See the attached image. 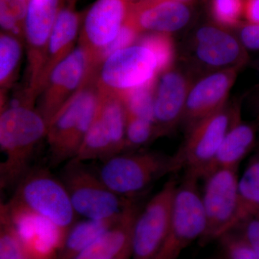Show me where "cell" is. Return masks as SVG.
I'll list each match as a JSON object with an SVG mask.
<instances>
[{"mask_svg": "<svg viewBox=\"0 0 259 259\" xmlns=\"http://www.w3.org/2000/svg\"><path fill=\"white\" fill-rule=\"evenodd\" d=\"M228 259H259L239 233H227L220 239Z\"/></svg>", "mask_w": 259, "mask_h": 259, "instance_id": "d6a6232c", "label": "cell"}, {"mask_svg": "<svg viewBox=\"0 0 259 259\" xmlns=\"http://www.w3.org/2000/svg\"><path fill=\"white\" fill-rule=\"evenodd\" d=\"M134 200L119 221L87 247L74 259H113L131 245L136 218L141 210Z\"/></svg>", "mask_w": 259, "mask_h": 259, "instance_id": "44dd1931", "label": "cell"}, {"mask_svg": "<svg viewBox=\"0 0 259 259\" xmlns=\"http://www.w3.org/2000/svg\"><path fill=\"white\" fill-rule=\"evenodd\" d=\"M238 105L226 106L189 127L187 139L176 153L186 175L203 179L210 170L223 140L228 132Z\"/></svg>", "mask_w": 259, "mask_h": 259, "instance_id": "ba28073f", "label": "cell"}, {"mask_svg": "<svg viewBox=\"0 0 259 259\" xmlns=\"http://www.w3.org/2000/svg\"><path fill=\"white\" fill-rule=\"evenodd\" d=\"M141 35L142 33L127 15L125 23L121 28L117 36L100 54L99 57V66L107 57L111 55L115 51L125 49L136 44Z\"/></svg>", "mask_w": 259, "mask_h": 259, "instance_id": "1f68e13d", "label": "cell"}, {"mask_svg": "<svg viewBox=\"0 0 259 259\" xmlns=\"http://www.w3.org/2000/svg\"><path fill=\"white\" fill-rule=\"evenodd\" d=\"M157 78L120 95L125 104L126 111L154 122L153 107Z\"/></svg>", "mask_w": 259, "mask_h": 259, "instance_id": "4316f807", "label": "cell"}, {"mask_svg": "<svg viewBox=\"0 0 259 259\" xmlns=\"http://www.w3.org/2000/svg\"><path fill=\"white\" fill-rule=\"evenodd\" d=\"M121 216L107 221L85 219L81 222L75 223L68 231L62 247L54 259H74L87 247L115 225Z\"/></svg>", "mask_w": 259, "mask_h": 259, "instance_id": "603a6c76", "label": "cell"}, {"mask_svg": "<svg viewBox=\"0 0 259 259\" xmlns=\"http://www.w3.org/2000/svg\"><path fill=\"white\" fill-rule=\"evenodd\" d=\"M194 81L192 75L175 66L158 74L153 107V121L158 137L171 134L182 122Z\"/></svg>", "mask_w": 259, "mask_h": 259, "instance_id": "e0dca14e", "label": "cell"}, {"mask_svg": "<svg viewBox=\"0 0 259 259\" xmlns=\"http://www.w3.org/2000/svg\"><path fill=\"white\" fill-rule=\"evenodd\" d=\"M158 74L156 56L148 48L136 44L115 51L102 61L95 80L100 92L122 95L156 79Z\"/></svg>", "mask_w": 259, "mask_h": 259, "instance_id": "8fae6325", "label": "cell"}, {"mask_svg": "<svg viewBox=\"0 0 259 259\" xmlns=\"http://www.w3.org/2000/svg\"><path fill=\"white\" fill-rule=\"evenodd\" d=\"M238 192L240 225L248 218L259 215V155L238 178Z\"/></svg>", "mask_w": 259, "mask_h": 259, "instance_id": "d4e9b609", "label": "cell"}, {"mask_svg": "<svg viewBox=\"0 0 259 259\" xmlns=\"http://www.w3.org/2000/svg\"><path fill=\"white\" fill-rule=\"evenodd\" d=\"M97 68L93 56L79 44L56 65L36 99L37 110L47 125L61 107L90 81Z\"/></svg>", "mask_w": 259, "mask_h": 259, "instance_id": "9c48e42d", "label": "cell"}, {"mask_svg": "<svg viewBox=\"0 0 259 259\" xmlns=\"http://www.w3.org/2000/svg\"><path fill=\"white\" fill-rule=\"evenodd\" d=\"M60 9L59 0H29L24 23V41L28 62L25 99L28 101L35 100V89L48 42Z\"/></svg>", "mask_w": 259, "mask_h": 259, "instance_id": "9a60e30c", "label": "cell"}, {"mask_svg": "<svg viewBox=\"0 0 259 259\" xmlns=\"http://www.w3.org/2000/svg\"><path fill=\"white\" fill-rule=\"evenodd\" d=\"M100 92L96 115L72 160L105 161L125 151L126 109L120 95Z\"/></svg>", "mask_w": 259, "mask_h": 259, "instance_id": "30bf717a", "label": "cell"}, {"mask_svg": "<svg viewBox=\"0 0 259 259\" xmlns=\"http://www.w3.org/2000/svg\"><path fill=\"white\" fill-rule=\"evenodd\" d=\"M255 139V127L242 120L241 110H238L218 149L209 171L218 168L238 169L242 160L254 146Z\"/></svg>", "mask_w": 259, "mask_h": 259, "instance_id": "7402d4cb", "label": "cell"}, {"mask_svg": "<svg viewBox=\"0 0 259 259\" xmlns=\"http://www.w3.org/2000/svg\"><path fill=\"white\" fill-rule=\"evenodd\" d=\"M243 5L244 0H211V15L219 26L237 28L243 17Z\"/></svg>", "mask_w": 259, "mask_h": 259, "instance_id": "f546056e", "label": "cell"}, {"mask_svg": "<svg viewBox=\"0 0 259 259\" xmlns=\"http://www.w3.org/2000/svg\"><path fill=\"white\" fill-rule=\"evenodd\" d=\"M178 184L171 179L141 209L133 231L131 259H156L163 246L171 220Z\"/></svg>", "mask_w": 259, "mask_h": 259, "instance_id": "7c38bea8", "label": "cell"}, {"mask_svg": "<svg viewBox=\"0 0 259 259\" xmlns=\"http://www.w3.org/2000/svg\"><path fill=\"white\" fill-rule=\"evenodd\" d=\"M126 2H127V3H130V4H132L133 2L134 1V0H125Z\"/></svg>", "mask_w": 259, "mask_h": 259, "instance_id": "f35d334b", "label": "cell"}, {"mask_svg": "<svg viewBox=\"0 0 259 259\" xmlns=\"http://www.w3.org/2000/svg\"><path fill=\"white\" fill-rule=\"evenodd\" d=\"M177 1L182 2V3H187L190 2V0H177Z\"/></svg>", "mask_w": 259, "mask_h": 259, "instance_id": "74e56055", "label": "cell"}, {"mask_svg": "<svg viewBox=\"0 0 259 259\" xmlns=\"http://www.w3.org/2000/svg\"><path fill=\"white\" fill-rule=\"evenodd\" d=\"M198 180L186 175L177 186L168 233L156 259H178L191 243L203 236L206 222Z\"/></svg>", "mask_w": 259, "mask_h": 259, "instance_id": "52a82bcc", "label": "cell"}, {"mask_svg": "<svg viewBox=\"0 0 259 259\" xmlns=\"http://www.w3.org/2000/svg\"><path fill=\"white\" fill-rule=\"evenodd\" d=\"M257 217L259 218V215H258V216H257Z\"/></svg>", "mask_w": 259, "mask_h": 259, "instance_id": "ab89813d", "label": "cell"}, {"mask_svg": "<svg viewBox=\"0 0 259 259\" xmlns=\"http://www.w3.org/2000/svg\"><path fill=\"white\" fill-rule=\"evenodd\" d=\"M240 71L238 68L221 70L194 81L182 119L188 128L228 105V96Z\"/></svg>", "mask_w": 259, "mask_h": 259, "instance_id": "ac0fdd59", "label": "cell"}, {"mask_svg": "<svg viewBox=\"0 0 259 259\" xmlns=\"http://www.w3.org/2000/svg\"><path fill=\"white\" fill-rule=\"evenodd\" d=\"M29 0H0V25L7 33L24 40V23Z\"/></svg>", "mask_w": 259, "mask_h": 259, "instance_id": "f1b7e54d", "label": "cell"}, {"mask_svg": "<svg viewBox=\"0 0 259 259\" xmlns=\"http://www.w3.org/2000/svg\"><path fill=\"white\" fill-rule=\"evenodd\" d=\"M113 259H131V245Z\"/></svg>", "mask_w": 259, "mask_h": 259, "instance_id": "8d00e7d4", "label": "cell"}, {"mask_svg": "<svg viewBox=\"0 0 259 259\" xmlns=\"http://www.w3.org/2000/svg\"><path fill=\"white\" fill-rule=\"evenodd\" d=\"M47 123L32 105L18 104L1 110V190L18 185L32 169L37 146L47 138Z\"/></svg>", "mask_w": 259, "mask_h": 259, "instance_id": "6da1fadb", "label": "cell"}, {"mask_svg": "<svg viewBox=\"0 0 259 259\" xmlns=\"http://www.w3.org/2000/svg\"><path fill=\"white\" fill-rule=\"evenodd\" d=\"M129 18L141 33L178 31L190 22L187 4L177 0H139L130 4Z\"/></svg>", "mask_w": 259, "mask_h": 259, "instance_id": "d6986e66", "label": "cell"}, {"mask_svg": "<svg viewBox=\"0 0 259 259\" xmlns=\"http://www.w3.org/2000/svg\"><path fill=\"white\" fill-rule=\"evenodd\" d=\"M181 168L176 154L166 156L153 151L125 152L102 161L97 174L112 192L133 199L156 180Z\"/></svg>", "mask_w": 259, "mask_h": 259, "instance_id": "3957f363", "label": "cell"}, {"mask_svg": "<svg viewBox=\"0 0 259 259\" xmlns=\"http://www.w3.org/2000/svg\"><path fill=\"white\" fill-rule=\"evenodd\" d=\"M137 44L148 48L156 56L159 74L175 66L177 49L171 33L148 32L140 36Z\"/></svg>", "mask_w": 259, "mask_h": 259, "instance_id": "484cf974", "label": "cell"}, {"mask_svg": "<svg viewBox=\"0 0 259 259\" xmlns=\"http://www.w3.org/2000/svg\"><path fill=\"white\" fill-rule=\"evenodd\" d=\"M238 37L247 50H259V25L240 24Z\"/></svg>", "mask_w": 259, "mask_h": 259, "instance_id": "e575fe53", "label": "cell"}, {"mask_svg": "<svg viewBox=\"0 0 259 259\" xmlns=\"http://www.w3.org/2000/svg\"><path fill=\"white\" fill-rule=\"evenodd\" d=\"M99 99L95 74L49 122L46 139L51 166L76 157L96 115Z\"/></svg>", "mask_w": 259, "mask_h": 259, "instance_id": "7a4b0ae2", "label": "cell"}, {"mask_svg": "<svg viewBox=\"0 0 259 259\" xmlns=\"http://www.w3.org/2000/svg\"><path fill=\"white\" fill-rule=\"evenodd\" d=\"M71 160L65 165L61 182L69 194L76 214L85 219L107 221L120 217L136 200L117 195L102 182L98 174Z\"/></svg>", "mask_w": 259, "mask_h": 259, "instance_id": "277c9868", "label": "cell"}, {"mask_svg": "<svg viewBox=\"0 0 259 259\" xmlns=\"http://www.w3.org/2000/svg\"><path fill=\"white\" fill-rule=\"evenodd\" d=\"M238 169L218 168L204 177L201 194L206 228L199 240L206 245L221 239L239 225Z\"/></svg>", "mask_w": 259, "mask_h": 259, "instance_id": "8992f818", "label": "cell"}, {"mask_svg": "<svg viewBox=\"0 0 259 259\" xmlns=\"http://www.w3.org/2000/svg\"><path fill=\"white\" fill-rule=\"evenodd\" d=\"M81 17L71 8L59 10L48 42L35 89V100L52 70L74 49L81 30Z\"/></svg>", "mask_w": 259, "mask_h": 259, "instance_id": "ffe728a7", "label": "cell"}, {"mask_svg": "<svg viewBox=\"0 0 259 259\" xmlns=\"http://www.w3.org/2000/svg\"><path fill=\"white\" fill-rule=\"evenodd\" d=\"M0 259H30L14 228L3 218H0Z\"/></svg>", "mask_w": 259, "mask_h": 259, "instance_id": "4dcf8cb0", "label": "cell"}, {"mask_svg": "<svg viewBox=\"0 0 259 259\" xmlns=\"http://www.w3.org/2000/svg\"><path fill=\"white\" fill-rule=\"evenodd\" d=\"M191 54L205 74L221 70L243 69L248 63L247 49L238 36L219 25H204L194 33Z\"/></svg>", "mask_w": 259, "mask_h": 259, "instance_id": "5bb4252c", "label": "cell"}, {"mask_svg": "<svg viewBox=\"0 0 259 259\" xmlns=\"http://www.w3.org/2000/svg\"><path fill=\"white\" fill-rule=\"evenodd\" d=\"M154 122L126 111L125 152L143 147L157 139Z\"/></svg>", "mask_w": 259, "mask_h": 259, "instance_id": "83f0119b", "label": "cell"}, {"mask_svg": "<svg viewBox=\"0 0 259 259\" xmlns=\"http://www.w3.org/2000/svg\"><path fill=\"white\" fill-rule=\"evenodd\" d=\"M236 228H240V236L259 258V218H248Z\"/></svg>", "mask_w": 259, "mask_h": 259, "instance_id": "836d02e7", "label": "cell"}, {"mask_svg": "<svg viewBox=\"0 0 259 259\" xmlns=\"http://www.w3.org/2000/svg\"><path fill=\"white\" fill-rule=\"evenodd\" d=\"M0 217L14 228L30 259H54L67 233L12 200L1 203Z\"/></svg>", "mask_w": 259, "mask_h": 259, "instance_id": "4fadbf2b", "label": "cell"}, {"mask_svg": "<svg viewBox=\"0 0 259 259\" xmlns=\"http://www.w3.org/2000/svg\"><path fill=\"white\" fill-rule=\"evenodd\" d=\"M243 17L247 23L259 25V0H244Z\"/></svg>", "mask_w": 259, "mask_h": 259, "instance_id": "d590c367", "label": "cell"}, {"mask_svg": "<svg viewBox=\"0 0 259 259\" xmlns=\"http://www.w3.org/2000/svg\"><path fill=\"white\" fill-rule=\"evenodd\" d=\"M129 10L125 0H97L85 15L79 44L93 56L98 67L100 54L118 35Z\"/></svg>", "mask_w": 259, "mask_h": 259, "instance_id": "2e32d148", "label": "cell"}, {"mask_svg": "<svg viewBox=\"0 0 259 259\" xmlns=\"http://www.w3.org/2000/svg\"><path fill=\"white\" fill-rule=\"evenodd\" d=\"M23 40L11 34L0 35V88L1 106L7 90L11 88L18 75L23 51Z\"/></svg>", "mask_w": 259, "mask_h": 259, "instance_id": "cb8c5ba5", "label": "cell"}, {"mask_svg": "<svg viewBox=\"0 0 259 259\" xmlns=\"http://www.w3.org/2000/svg\"><path fill=\"white\" fill-rule=\"evenodd\" d=\"M10 200L47 219L66 233L76 223V214L66 187L48 168L32 167L16 186Z\"/></svg>", "mask_w": 259, "mask_h": 259, "instance_id": "5b68a950", "label": "cell"}]
</instances>
